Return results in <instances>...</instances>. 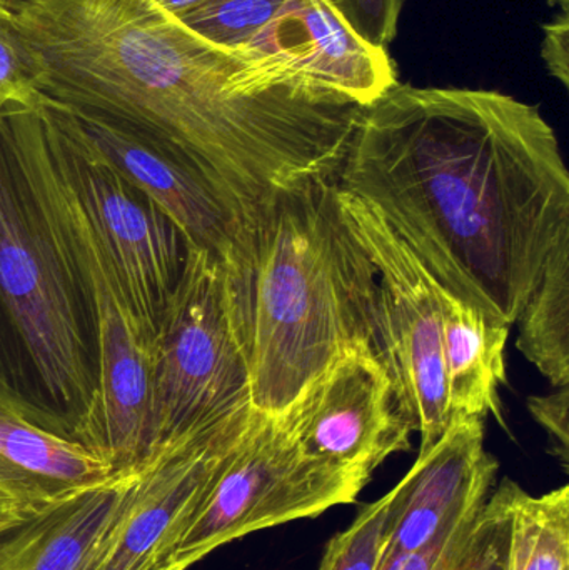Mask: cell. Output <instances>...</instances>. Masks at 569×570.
Listing matches in <instances>:
<instances>
[{
  "label": "cell",
  "mask_w": 569,
  "mask_h": 570,
  "mask_svg": "<svg viewBox=\"0 0 569 570\" xmlns=\"http://www.w3.org/2000/svg\"><path fill=\"white\" fill-rule=\"evenodd\" d=\"M528 409L534 421L550 435L551 452L561 462L565 471L569 464V389L560 387L553 394L533 395L528 399Z\"/></svg>",
  "instance_id": "obj_26"
},
{
  "label": "cell",
  "mask_w": 569,
  "mask_h": 570,
  "mask_svg": "<svg viewBox=\"0 0 569 570\" xmlns=\"http://www.w3.org/2000/svg\"><path fill=\"white\" fill-rule=\"evenodd\" d=\"M137 469L0 532V570H96Z\"/></svg>",
  "instance_id": "obj_16"
},
{
  "label": "cell",
  "mask_w": 569,
  "mask_h": 570,
  "mask_svg": "<svg viewBox=\"0 0 569 570\" xmlns=\"http://www.w3.org/2000/svg\"><path fill=\"white\" fill-rule=\"evenodd\" d=\"M2 112H3V110H0V114H2Z\"/></svg>",
  "instance_id": "obj_32"
},
{
  "label": "cell",
  "mask_w": 569,
  "mask_h": 570,
  "mask_svg": "<svg viewBox=\"0 0 569 570\" xmlns=\"http://www.w3.org/2000/svg\"><path fill=\"white\" fill-rule=\"evenodd\" d=\"M510 509L507 479L491 492L457 570H507Z\"/></svg>",
  "instance_id": "obj_23"
},
{
  "label": "cell",
  "mask_w": 569,
  "mask_h": 570,
  "mask_svg": "<svg viewBox=\"0 0 569 570\" xmlns=\"http://www.w3.org/2000/svg\"><path fill=\"white\" fill-rule=\"evenodd\" d=\"M498 461L484 448V419H458L443 438L418 454L393 489L394 504L383 562L406 558L480 511L498 474Z\"/></svg>",
  "instance_id": "obj_14"
},
{
  "label": "cell",
  "mask_w": 569,
  "mask_h": 570,
  "mask_svg": "<svg viewBox=\"0 0 569 570\" xmlns=\"http://www.w3.org/2000/svg\"><path fill=\"white\" fill-rule=\"evenodd\" d=\"M514 324L517 347L555 387L569 385V237L558 244Z\"/></svg>",
  "instance_id": "obj_18"
},
{
  "label": "cell",
  "mask_w": 569,
  "mask_h": 570,
  "mask_svg": "<svg viewBox=\"0 0 569 570\" xmlns=\"http://www.w3.org/2000/svg\"><path fill=\"white\" fill-rule=\"evenodd\" d=\"M484 508V505H483ZM453 525L423 551L387 562L380 570H457L470 544L481 511Z\"/></svg>",
  "instance_id": "obj_25"
},
{
  "label": "cell",
  "mask_w": 569,
  "mask_h": 570,
  "mask_svg": "<svg viewBox=\"0 0 569 570\" xmlns=\"http://www.w3.org/2000/svg\"><path fill=\"white\" fill-rule=\"evenodd\" d=\"M237 414L160 445L137 468L124 505L96 570H153L193 514L220 461L253 415Z\"/></svg>",
  "instance_id": "obj_11"
},
{
  "label": "cell",
  "mask_w": 569,
  "mask_h": 570,
  "mask_svg": "<svg viewBox=\"0 0 569 570\" xmlns=\"http://www.w3.org/2000/svg\"><path fill=\"white\" fill-rule=\"evenodd\" d=\"M286 415L307 458L344 471L373 478L390 455L411 449L393 382L370 352L334 362Z\"/></svg>",
  "instance_id": "obj_10"
},
{
  "label": "cell",
  "mask_w": 569,
  "mask_h": 570,
  "mask_svg": "<svg viewBox=\"0 0 569 570\" xmlns=\"http://www.w3.org/2000/svg\"><path fill=\"white\" fill-rule=\"evenodd\" d=\"M72 139L97 163L143 193L187 244L224 263L243 236L239 214L193 164L122 127L52 102Z\"/></svg>",
  "instance_id": "obj_13"
},
{
  "label": "cell",
  "mask_w": 569,
  "mask_h": 570,
  "mask_svg": "<svg viewBox=\"0 0 569 570\" xmlns=\"http://www.w3.org/2000/svg\"><path fill=\"white\" fill-rule=\"evenodd\" d=\"M286 0H204L177 17L200 39L227 50L246 47Z\"/></svg>",
  "instance_id": "obj_20"
},
{
  "label": "cell",
  "mask_w": 569,
  "mask_h": 570,
  "mask_svg": "<svg viewBox=\"0 0 569 570\" xmlns=\"http://www.w3.org/2000/svg\"><path fill=\"white\" fill-rule=\"evenodd\" d=\"M43 100L36 59L17 27L9 3L0 0V110L36 109Z\"/></svg>",
  "instance_id": "obj_22"
},
{
  "label": "cell",
  "mask_w": 569,
  "mask_h": 570,
  "mask_svg": "<svg viewBox=\"0 0 569 570\" xmlns=\"http://www.w3.org/2000/svg\"><path fill=\"white\" fill-rule=\"evenodd\" d=\"M337 199L377 274V332L398 411L430 451L451 419L447 404L440 284L370 206L337 186Z\"/></svg>",
  "instance_id": "obj_8"
},
{
  "label": "cell",
  "mask_w": 569,
  "mask_h": 570,
  "mask_svg": "<svg viewBox=\"0 0 569 570\" xmlns=\"http://www.w3.org/2000/svg\"><path fill=\"white\" fill-rule=\"evenodd\" d=\"M42 104L36 109L10 107L3 112L76 267L89 311L96 347L97 402L79 442L120 474L139 468L153 449L154 335L134 308L112 257L53 160Z\"/></svg>",
  "instance_id": "obj_5"
},
{
  "label": "cell",
  "mask_w": 569,
  "mask_h": 570,
  "mask_svg": "<svg viewBox=\"0 0 569 570\" xmlns=\"http://www.w3.org/2000/svg\"><path fill=\"white\" fill-rule=\"evenodd\" d=\"M107 462L69 435L57 434L0 392V509L13 518L40 514L116 478Z\"/></svg>",
  "instance_id": "obj_15"
},
{
  "label": "cell",
  "mask_w": 569,
  "mask_h": 570,
  "mask_svg": "<svg viewBox=\"0 0 569 570\" xmlns=\"http://www.w3.org/2000/svg\"><path fill=\"white\" fill-rule=\"evenodd\" d=\"M0 302L33 372L79 442L97 402L89 311L76 267L0 114Z\"/></svg>",
  "instance_id": "obj_4"
},
{
  "label": "cell",
  "mask_w": 569,
  "mask_h": 570,
  "mask_svg": "<svg viewBox=\"0 0 569 570\" xmlns=\"http://www.w3.org/2000/svg\"><path fill=\"white\" fill-rule=\"evenodd\" d=\"M42 114L57 167L112 257L134 308L154 335L183 271L189 249L186 237L143 193L72 139L50 100H43Z\"/></svg>",
  "instance_id": "obj_9"
},
{
  "label": "cell",
  "mask_w": 569,
  "mask_h": 570,
  "mask_svg": "<svg viewBox=\"0 0 569 570\" xmlns=\"http://www.w3.org/2000/svg\"><path fill=\"white\" fill-rule=\"evenodd\" d=\"M394 491L360 509L324 549L317 570H380L393 518Z\"/></svg>",
  "instance_id": "obj_21"
},
{
  "label": "cell",
  "mask_w": 569,
  "mask_h": 570,
  "mask_svg": "<svg viewBox=\"0 0 569 570\" xmlns=\"http://www.w3.org/2000/svg\"><path fill=\"white\" fill-rule=\"evenodd\" d=\"M507 570H569V488L531 495L507 479Z\"/></svg>",
  "instance_id": "obj_19"
},
{
  "label": "cell",
  "mask_w": 569,
  "mask_h": 570,
  "mask_svg": "<svg viewBox=\"0 0 569 570\" xmlns=\"http://www.w3.org/2000/svg\"><path fill=\"white\" fill-rule=\"evenodd\" d=\"M269 82L330 90L367 107L396 86L387 49L366 42L326 0H286L241 50Z\"/></svg>",
  "instance_id": "obj_12"
},
{
  "label": "cell",
  "mask_w": 569,
  "mask_h": 570,
  "mask_svg": "<svg viewBox=\"0 0 569 570\" xmlns=\"http://www.w3.org/2000/svg\"><path fill=\"white\" fill-rule=\"evenodd\" d=\"M223 267L254 411L283 417L350 352L383 362L376 267L341 207L336 179L277 190Z\"/></svg>",
  "instance_id": "obj_3"
},
{
  "label": "cell",
  "mask_w": 569,
  "mask_h": 570,
  "mask_svg": "<svg viewBox=\"0 0 569 570\" xmlns=\"http://www.w3.org/2000/svg\"><path fill=\"white\" fill-rule=\"evenodd\" d=\"M23 521V519L12 518V515H0V532L6 529L12 528L17 522Z\"/></svg>",
  "instance_id": "obj_29"
},
{
  "label": "cell",
  "mask_w": 569,
  "mask_h": 570,
  "mask_svg": "<svg viewBox=\"0 0 569 570\" xmlns=\"http://www.w3.org/2000/svg\"><path fill=\"white\" fill-rule=\"evenodd\" d=\"M357 36L387 49L396 39L404 0H326Z\"/></svg>",
  "instance_id": "obj_24"
},
{
  "label": "cell",
  "mask_w": 569,
  "mask_h": 570,
  "mask_svg": "<svg viewBox=\"0 0 569 570\" xmlns=\"http://www.w3.org/2000/svg\"><path fill=\"white\" fill-rule=\"evenodd\" d=\"M370 481L307 458L287 415L254 411L153 570H187L244 535L354 504Z\"/></svg>",
  "instance_id": "obj_6"
},
{
  "label": "cell",
  "mask_w": 569,
  "mask_h": 570,
  "mask_svg": "<svg viewBox=\"0 0 569 570\" xmlns=\"http://www.w3.org/2000/svg\"><path fill=\"white\" fill-rule=\"evenodd\" d=\"M154 2H156L157 6L163 7V9L166 10V12H169L170 16L180 17L184 16V13L189 12V10H193L194 7L203 3L204 0H154Z\"/></svg>",
  "instance_id": "obj_28"
},
{
  "label": "cell",
  "mask_w": 569,
  "mask_h": 570,
  "mask_svg": "<svg viewBox=\"0 0 569 570\" xmlns=\"http://www.w3.org/2000/svg\"><path fill=\"white\" fill-rule=\"evenodd\" d=\"M444 377L451 424L458 419L493 415L507 428L500 387L507 385L510 327L488 318L440 285Z\"/></svg>",
  "instance_id": "obj_17"
},
{
  "label": "cell",
  "mask_w": 569,
  "mask_h": 570,
  "mask_svg": "<svg viewBox=\"0 0 569 570\" xmlns=\"http://www.w3.org/2000/svg\"><path fill=\"white\" fill-rule=\"evenodd\" d=\"M0 515H10V514H7V512H3L2 509H0ZM12 518H13V515H12ZM17 519H19V518H17Z\"/></svg>",
  "instance_id": "obj_31"
},
{
  "label": "cell",
  "mask_w": 569,
  "mask_h": 570,
  "mask_svg": "<svg viewBox=\"0 0 569 570\" xmlns=\"http://www.w3.org/2000/svg\"><path fill=\"white\" fill-rule=\"evenodd\" d=\"M6 2L47 100L183 157L243 220L336 160L340 99L301 83L263 86L239 52L200 39L154 0Z\"/></svg>",
  "instance_id": "obj_2"
},
{
  "label": "cell",
  "mask_w": 569,
  "mask_h": 570,
  "mask_svg": "<svg viewBox=\"0 0 569 570\" xmlns=\"http://www.w3.org/2000/svg\"><path fill=\"white\" fill-rule=\"evenodd\" d=\"M541 57L555 79L569 87V10H560L551 22L543 26Z\"/></svg>",
  "instance_id": "obj_27"
},
{
  "label": "cell",
  "mask_w": 569,
  "mask_h": 570,
  "mask_svg": "<svg viewBox=\"0 0 569 570\" xmlns=\"http://www.w3.org/2000/svg\"><path fill=\"white\" fill-rule=\"evenodd\" d=\"M249 405V371L223 263L189 246L154 332L150 452Z\"/></svg>",
  "instance_id": "obj_7"
},
{
  "label": "cell",
  "mask_w": 569,
  "mask_h": 570,
  "mask_svg": "<svg viewBox=\"0 0 569 570\" xmlns=\"http://www.w3.org/2000/svg\"><path fill=\"white\" fill-rule=\"evenodd\" d=\"M553 7H560V10H569V0H548Z\"/></svg>",
  "instance_id": "obj_30"
},
{
  "label": "cell",
  "mask_w": 569,
  "mask_h": 570,
  "mask_svg": "<svg viewBox=\"0 0 569 570\" xmlns=\"http://www.w3.org/2000/svg\"><path fill=\"white\" fill-rule=\"evenodd\" d=\"M336 184L431 277L511 325L569 237V174L540 107L497 90L398 82L364 107Z\"/></svg>",
  "instance_id": "obj_1"
}]
</instances>
